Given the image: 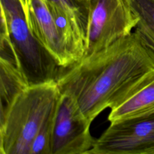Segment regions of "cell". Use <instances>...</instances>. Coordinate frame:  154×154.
I'll return each mask as SVG.
<instances>
[{
  "mask_svg": "<svg viewBox=\"0 0 154 154\" xmlns=\"http://www.w3.org/2000/svg\"><path fill=\"white\" fill-rule=\"evenodd\" d=\"M148 154H154V148H153L152 150H150Z\"/></svg>",
  "mask_w": 154,
  "mask_h": 154,
  "instance_id": "14",
  "label": "cell"
},
{
  "mask_svg": "<svg viewBox=\"0 0 154 154\" xmlns=\"http://www.w3.org/2000/svg\"><path fill=\"white\" fill-rule=\"evenodd\" d=\"M63 10L70 17L75 29L86 42L88 7L76 0H46Z\"/></svg>",
  "mask_w": 154,
  "mask_h": 154,
  "instance_id": "11",
  "label": "cell"
},
{
  "mask_svg": "<svg viewBox=\"0 0 154 154\" xmlns=\"http://www.w3.org/2000/svg\"><path fill=\"white\" fill-rule=\"evenodd\" d=\"M154 148V114L111 122L88 154H148Z\"/></svg>",
  "mask_w": 154,
  "mask_h": 154,
  "instance_id": "5",
  "label": "cell"
},
{
  "mask_svg": "<svg viewBox=\"0 0 154 154\" xmlns=\"http://www.w3.org/2000/svg\"><path fill=\"white\" fill-rule=\"evenodd\" d=\"M90 123L69 96L61 93L55 119L51 154H88L95 140Z\"/></svg>",
  "mask_w": 154,
  "mask_h": 154,
  "instance_id": "6",
  "label": "cell"
},
{
  "mask_svg": "<svg viewBox=\"0 0 154 154\" xmlns=\"http://www.w3.org/2000/svg\"><path fill=\"white\" fill-rule=\"evenodd\" d=\"M138 19L136 29L143 41L154 52V0H126Z\"/></svg>",
  "mask_w": 154,
  "mask_h": 154,
  "instance_id": "10",
  "label": "cell"
},
{
  "mask_svg": "<svg viewBox=\"0 0 154 154\" xmlns=\"http://www.w3.org/2000/svg\"><path fill=\"white\" fill-rule=\"evenodd\" d=\"M26 22L31 33L61 67L74 61L58 31L46 0H31Z\"/></svg>",
  "mask_w": 154,
  "mask_h": 154,
  "instance_id": "7",
  "label": "cell"
},
{
  "mask_svg": "<svg viewBox=\"0 0 154 154\" xmlns=\"http://www.w3.org/2000/svg\"><path fill=\"white\" fill-rule=\"evenodd\" d=\"M22 5L23 8L24 12L26 16V20L28 17L29 15V8L31 5V0H20Z\"/></svg>",
  "mask_w": 154,
  "mask_h": 154,
  "instance_id": "12",
  "label": "cell"
},
{
  "mask_svg": "<svg viewBox=\"0 0 154 154\" xmlns=\"http://www.w3.org/2000/svg\"><path fill=\"white\" fill-rule=\"evenodd\" d=\"M61 93L55 81L30 85L0 117V153L31 154L33 142L58 107Z\"/></svg>",
  "mask_w": 154,
  "mask_h": 154,
  "instance_id": "2",
  "label": "cell"
},
{
  "mask_svg": "<svg viewBox=\"0 0 154 154\" xmlns=\"http://www.w3.org/2000/svg\"><path fill=\"white\" fill-rule=\"evenodd\" d=\"M137 22L126 0H89L84 56L129 35Z\"/></svg>",
  "mask_w": 154,
  "mask_h": 154,
  "instance_id": "4",
  "label": "cell"
},
{
  "mask_svg": "<svg viewBox=\"0 0 154 154\" xmlns=\"http://www.w3.org/2000/svg\"><path fill=\"white\" fill-rule=\"evenodd\" d=\"M154 114V72L123 103L111 109L108 121L145 117Z\"/></svg>",
  "mask_w": 154,
  "mask_h": 154,
  "instance_id": "8",
  "label": "cell"
},
{
  "mask_svg": "<svg viewBox=\"0 0 154 154\" xmlns=\"http://www.w3.org/2000/svg\"><path fill=\"white\" fill-rule=\"evenodd\" d=\"M1 32L7 33L29 85L55 81L61 67L31 33L20 0H0Z\"/></svg>",
  "mask_w": 154,
  "mask_h": 154,
  "instance_id": "3",
  "label": "cell"
},
{
  "mask_svg": "<svg viewBox=\"0 0 154 154\" xmlns=\"http://www.w3.org/2000/svg\"><path fill=\"white\" fill-rule=\"evenodd\" d=\"M0 117L4 116L16 97L30 85L16 61L0 57Z\"/></svg>",
  "mask_w": 154,
  "mask_h": 154,
  "instance_id": "9",
  "label": "cell"
},
{
  "mask_svg": "<svg viewBox=\"0 0 154 154\" xmlns=\"http://www.w3.org/2000/svg\"><path fill=\"white\" fill-rule=\"evenodd\" d=\"M76 1L88 7V1H89V0H76Z\"/></svg>",
  "mask_w": 154,
  "mask_h": 154,
  "instance_id": "13",
  "label": "cell"
},
{
  "mask_svg": "<svg viewBox=\"0 0 154 154\" xmlns=\"http://www.w3.org/2000/svg\"><path fill=\"white\" fill-rule=\"evenodd\" d=\"M154 72V52L135 31L63 68L55 82L90 122L123 103Z\"/></svg>",
  "mask_w": 154,
  "mask_h": 154,
  "instance_id": "1",
  "label": "cell"
}]
</instances>
